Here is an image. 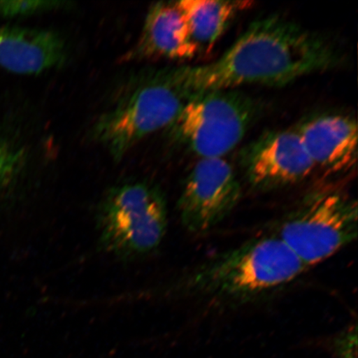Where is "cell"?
I'll return each mask as SVG.
<instances>
[{"label": "cell", "instance_id": "6da1fadb", "mask_svg": "<svg viewBox=\"0 0 358 358\" xmlns=\"http://www.w3.org/2000/svg\"><path fill=\"white\" fill-rule=\"evenodd\" d=\"M339 53L317 34L280 15L250 24L210 64L182 66L195 96L246 85L281 87L338 66Z\"/></svg>", "mask_w": 358, "mask_h": 358}, {"label": "cell", "instance_id": "7a4b0ae2", "mask_svg": "<svg viewBox=\"0 0 358 358\" xmlns=\"http://www.w3.org/2000/svg\"><path fill=\"white\" fill-rule=\"evenodd\" d=\"M308 268L275 235L250 240L208 259L182 281L187 294L217 303H243L299 278Z\"/></svg>", "mask_w": 358, "mask_h": 358}, {"label": "cell", "instance_id": "3957f363", "mask_svg": "<svg viewBox=\"0 0 358 358\" xmlns=\"http://www.w3.org/2000/svg\"><path fill=\"white\" fill-rule=\"evenodd\" d=\"M194 97L181 66L151 71L136 80L101 116L94 136L115 159H122L150 134L172 124Z\"/></svg>", "mask_w": 358, "mask_h": 358}, {"label": "cell", "instance_id": "277c9868", "mask_svg": "<svg viewBox=\"0 0 358 358\" xmlns=\"http://www.w3.org/2000/svg\"><path fill=\"white\" fill-rule=\"evenodd\" d=\"M168 227L166 200L158 187L136 182L111 189L96 214L100 245L107 253L134 259L153 252Z\"/></svg>", "mask_w": 358, "mask_h": 358}, {"label": "cell", "instance_id": "5b68a950", "mask_svg": "<svg viewBox=\"0 0 358 358\" xmlns=\"http://www.w3.org/2000/svg\"><path fill=\"white\" fill-rule=\"evenodd\" d=\"M357 232V201L345 192L324 189L304 196L275 235L308 268L353 243Z\"/></svg>", "mask_w": 358, "mask_h": 358}, {"label": "cell", "instance_id": "8992f818", "mask_svg": "<svg viewBox=\"0 0 358 358\" xmlns=\"http://www.w3.org/2000/svg\"><path fill=\"white\" fill-rule=\"evenodd\" d=\"M258 114V103L252 97L224 90L194 97L173 124L200 159L224 158L243 140Z\"/></svg>", "mask_w": 358, "mask_h": 358}, {"label": "cell", "instance_id": "52a82bcc", "mask_svg": "<svg viewBox=\"0 0 358 358\" xmlns=\"http://www.w3.org/2000/svg\"><path fill=\"white\" fill-rule=\"evenodd\" d=\"M241 186L224 158L200 159L187 178L178 200L183 227L203 234L229 216L241 198Z\"/></svg>", "mask_w": 358, "mask_h": 358}, {"label": "cell", "instance_id": "ba28073f", "mask_svg": "<svg viewBox=\"0 0 358 358\" xmlns=\"http://www.w3.org/2000/svg\"><path fill=\"white\" fill-rule=\"evenodd\" d=\"M241 161L250 185L259 191L296 185L315 170L295 128L263 134L241 152Z\"/></svg>", "mask_w": 358, "mask_h": 358}, {"label": "cell", "instance_id": "9c48e42d", "mask_svg": "<svg viewBox=\"0 0 358 358\" xmlns=\"http://www.w3.org/2000/svg\"><path fill=\"white\" fill-rule=\"evenodd\" d=\"M295 129L315 169L338 174L356 167L357 124L355 118L338 113L316 115L303 120Z\"/></svg>", "mask_w": 358, "mask_h": 358}, {"label": "cell", "instance_id": "30bf717a", "mask_svg": "<svg viewBox=\"0 0 358 358\" xmlns=\"http://www.w3.org/2000/svg\"><path fill=\"white\" fill-rule=\"evenodd\" d=\"M199 52L185 17L176 3L154 4L147 13L140 38L122 57L124 62L191 59Z\"/></svg>", "mask_w": 358, "mask_h": 358}, {"label": "cell", "instance_id": "8fae6325", "mask_svg": "<svg viewBox=\"0 0 358 358\" xmlns=\"http://www.w3.org/2000/svg\"><path fill=\"white\" fill-rule=\"evenodd\" d=\"M66 59L64 40L52 31L0 27V69L21 75L41 74Z\"/></svg>", "mask_w": 358, "mask_h": 358}, {"label": "cell", "instance_id": "7c38bea8", "mask_svg": "<svg viewBox=\"0 0 358 358\" xmlns=\"http://www.w3.org/2000/svg\"><path fill=\"white\" fill-rule=\"evenodd\" d=\"M182 13L192 41L201 49L212 48L234 17L252 7L248 1L182 0L176 2Z\"/></svg>", "mask_w": 358, "mask_h": 358}, {"label": "cell", "instance_id": "4fadbf2b", "mask_svg": "<svg viewBox=\"0 0 358 358\" xmlns=\"http://www.w3.org/2000/svg\"><path fill=\"white\" fill-rule=\"evenodd\" d=\"M66 3L38 0H0V19L24 17L59 8Z\"/></svg>", "mask_w": 358, "mask_h": 358}, {"label": "cell", "instance_id": "5bb4252c", "mask_svg": "<svg viewBox=\"0 0 358 358\" xmlns=\"http://www.w3.org/2000/svg\"><path fill=\"white\" fill-rule=\"evenodd\" d=\"M24 153L10 143L0 141V186L10 179L19 170Z\"/></svg>", "mask_w": 358, "mask_h": 358}, {"label": "cell", "instance_id": "9a60e30c", "mask_svg": "<svg viewBox=\"0 0 358 358\" xmlns=\"http://www.w3.org/2000/svg\"><path fill=\"white\" fill-rule=\"evenodd\" d=\"M357 326L349 328L336 340L335 352L338 358H357Z\"/></svg>", "mask_w": 358, "mask_h": 358}]
</instances>
